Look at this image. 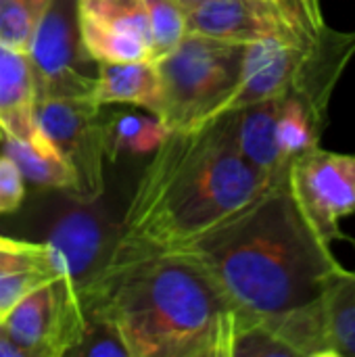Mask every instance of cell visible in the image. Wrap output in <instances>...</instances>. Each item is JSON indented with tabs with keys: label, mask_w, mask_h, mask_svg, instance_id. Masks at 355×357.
I'll return each mask as SVG.
<instances>
[{
	"label": "cell",
	"mask_w": 355,
	"mask_h": 357,
	"mask_svg": "<svg viewBox=\"0 0 355 357\" xmlns=\"http://www.w3.org/2000/svg\"><path fill=\"white\" fill-rule=\"evenodd\" d=\"M270 184L239 151L232 111L169 132L136 184L107 264L180 251Z\"/></svg>",
	"instance_id": "6da1fadb"
},
{
	"label": "cell",
	"mask_w": 355,
	"mask_h": 357,
	"mask_svg": "<svg viewBox=\"0 0 355 357\" xmlns=\"http://www.w3.org/2000/svg\"><path fill=\"white\" fill-rule=\"evenodd\" d=\"M128 357H232L247 320L188 253H153L105 268L80 293Z\"/></svg>",
	"instance_id": "7a4b0ae2"
},
{
	"label": "cell",
	"mask_w": 355,
	"mask_h": 357,
	"mask_svg": "<svg viewBox=\"0 0 355 357\" xmlns=\"http://www.w3.org/2000/svg\"><path fill=\"white\" fill-rule=\"evenodd\" d=\"M180 251L211 274L247 324L320 299L343 268L299 207L289 172Z\"/></svg>",
	"instance_id": "3957f363"
},
{
	"label": "cell",
	"mask_w": 355,
	"mask_h": 357,
	"mask_svg": "<svg viewBox=\"0 0 355 357\" xmlns=\"http://www.w3.org/2000/svg\"><path fill=\"white\" fill-rule=\"evenodd\" d=\"M245 46L186 31L169 52L155 59L159 105L153 115L169 132L192 130L222 115L239 88Z\"/></svg>",
	"instance_id": "277c9868"
},
{
	"label": "cell",
	"mask_w": 355,
	"mask_h": 357,
	"mask_svg": "<svg viewBox=\"0 0 355 357\" xmlns=\"http://www.w3.org/2000/svg\"><path fill=\"white\" fill-rule=\"evenodd\" d=\"M100 105L84 98H44L36 102V123L59 159L75 176L77 201H98L105 192L107 123Z\"/></svg>",
	"instance_id": "5b68a950"
},
{
	"label": "cell",
	"mask_w": 355,
	"mask_h": 357,
	"mask_svg": "<svg viewBox=\"0 0 355 357\" xmlns=\"http://www.w3.org/2000/svg\"><path fill=\"white\" fill-rule=\"evenodd\" d=\"M0 324L25 357H61L84 339L88 316L77 287L59 276L19 299Z\"/></svg>",
	"instance_id": "8992f818"
},
{
	"label": "cell",
	"mask_w": 355,
	"mask_h": 357,
	"mask_svg": "<svg viewBox=\"0 0 355 357\" xmlns=\"http://www.w3.org/2000/svg\"><path fill=\"white\" fill-rule=\"evenodd\" d=\"M36 96L84 98L94 92V77L86 73V54L80 36L77 0H50L27 50Z\"/></svg>",
	"instance_id": "52a82bcc"
},
{
	"label": "cell",
	"mask_w": 355,
	"mask_h": 357,
	"mask_svg": "<svg viewBox=\"0 0 355 357\" xmlns=\"http://www.w3.org/2000/svg\"><path fill=\"white\" fill-rule=\"evenodd\" d=\"M289 186L326 245L349 241L339 222L355 213V155L312 146L291 161Z\"/></svg>",
	"instance_id": "ba28073f"
},
{
	"label": "cell",
	"mask_w": 355,
	"mask_h": 357,
	"mask_svg": "<svg viewBox=\"0 0 355 357\" xmlns=\"http://www.w3.org/2000/svg\"><path fill=\"white\" fill-rule=\"evenodd\" d=\"M96 203L77 201L67 195L52 213L46 238L42 241L50 249L59 276L69 278L80 293L105 268L117 234V226L109 222Z\"/></svg>",
	"instance_id": "9c48e42d"
},
{
	"label": "cell",
	"mask_w": 355,
	"mask_h": 357,
	"mask_svg": "<svg viewBox=\"0 0 355 357\" xmlns=\"http://www.w3.org/2000/svg\"><path fill=\"white\" fill-rule=\"evenodd\" d=\"M82 46L90 61H153L151 27L142 0H77Z\"/></svg>",
	"instance_id": "30bf717a"
},
{
	"label": "cell",
	"mask_w": 355,
	"mask_h": 357,
	"mask_svg": "<svg viewBox=\"0 0 355 357\" xmlns=\"http://www.w3.org/2000/svg\"><path fill=\"white\" fill-rule=\"evenodd\" d=\"M324 25L320 29H297L285 36H272L247 44L241 82L224 113L282 94L303 59L314 48Z\"/></svg>",
	"instance_id": "8fae6325"
},
{
	"label": "cell",
	"mask_w": 355,
	"mask_h": 357,
	"mask_svg": "<svg viewBox=\"0 0 355 357\" xmlns=\"http://www.w3.org/2000/svg\"><path fill=\"white\" fill-rule=\"evenodd\" d=\"M36 84L27 52L0 44V134L59 157L36 123Z\"/></svg>",
	"instance_id": "7c38bea8"
},
{
	"label": "cell",
	"mask_w": 355,
	"mask_h": 357,
	"mask_svg": "<svg viewBox=\"0 0 355 357\" xmlns=\"http://www.w3.org/2000/svg\"><path fill=\"white\" fill-rule=\"evenodd\" d=\"M234 136L243 157L270 182L289 172L276 138L278 96L232 111Z\"/></svg>",
	"instance_id": "4fadbf2b"
},
{
	"label": "cell",
	"mask_w": 355,
	"mask_h": 357,
	"mask_svg": "<svg viewBox=\"0 0 355 357\" xmlns=\"http://www.w3.org/2000/svg\"><path fill=\"white\" fill-rule=\"evenodd\" d=\"M54 278L59 272L46 243L0 236V312Z\"/></svg>",
	"instance_id": "5bb4252c"
},
{
	"label": "cell",
	"mask_w": 355,
	"mask_h": 357,
	"mask_svg": "<svg viewBox=\"0 0 355 357\" xmlns=\"http://www.w3.org/2000/svg\"><path fill=\"white\" fill-rule=\"evenodd\" d=\"M92 100L100 107L128 102L155 113L159 105V75L155 61L100 63L94 75Z\"/></svg>",
	"instance_id": "9a60e30c"
},
{
	"label": "cell",
	"mask_w": 355,
	"mask_h": 357,
	"mask_svg": "<svg viewBox=\"0 0 355 357\" xmlns=\"http://www.w3.org/2000/svg\"><path fill=\"white\" fill-rule=\"evenodd\" d=\"M320 307L328 357H355V272L341 268L328 280Z\"/></svg>",
	"instance_id": "2e32d148"
},
{
	"label": "cell",
	"mask_w": 355,
	"mask_h": 357,
	"mask_svg": "<svg viewBox=\"0 0 355 357\" xmlns=\"http://www.w3.org/2000/svg\"><path fill=\"white\" fill-rule=\"evenodd\" d=\"M0 146H2V155L10 157L17 163L19 172L27 182L46 188H56L69 197L75 195L77 188L75 176L59 157L40 153L31 144L4 134H0Z\"/></svg>",
	"instance_id": "e0dca14e"
},
{
	"label": "cell",
	"mask_w": 355,
	"mask_h": 357,
	"mask_svg": "<svg viewBox=\"0 0 355 357\" xmlns=\"http://www.w3.org/2000/svg\"><path fill=\"white\" fill-rule=\"evenodd\" d=\"M169 134L157 115H121L113 123H107V153L115 159L117 153L149 155Z\"/></svg>",
	"instance_id": "ac0fdd59"
},
{
	"label": "cell",
	"mask_w": 355,
	"mask_h": 357,
	"mask_svg": "<svg viewBox=\"0 0 355 357\" xmlns=\"http://www.w3.org/2000/svg\"><path fill=\"white\" fill-rule=\"evenodd\" d=\"M50 0H0V44L27 52Z\"/></svg>",
	"instance_id": "d6986e66"
},
{
	"label": "cell",
	"mask_w": 355,
	"mask_h": 357,
	"mask_svg": "<svg viewBox=\"0 0 355 357\" xmlns=\"http://www.w3.org/2000/svg\"><path fill=\"white\" fill-rule=\"evenodd\" d=\"M151 27L153 61L169 52L186 33V10L174 0H142Z\"/></svg>",
	"instance_id": "ffe728a7"
},
{
	"label": "cell",
	"mask_w": 355,
	"mask_h": 357,
	"mask_svg": "<svg viewBox=\"0 0 355 357\" xmlns=\"http://www.w3.org/2000/svg\"><path fill=\"white\" fill-rule=\"evenodd\" d=\"M69 356H115V357H128L126 347L121 345V341L103 324L94 322L88 318V328L84 339L69 351Z\"/></svg>",
	"instance_id": "44dd1931"
},
{
	"label": "cell",
	"mask_w": 355,
	"mask_h": 357,
	"mask_svg": "<svg viewBox=\"0 0 355 357\" xmlns=\"http://www.w3.org/2000/svg\"><path fill=\"white\" fill-rule=\"evenodd\" d=\"M25 199V178L19 172L17 163L0 155V215L13 213L21 207Z\"/></svg>",
	"instance_id": "7402d4cb"
},
{
	"label": "cell",
	"mask_w": 355,
	"mask_h": 357,
	"mask_svg": "<svg viewBox=\"0 0 355 357\" xmlns=\"http://www.w3.org/2000/svg\"><path fill=\"white\" fill-rule=\"evenodd\" d=\"M0 357H25L23 349L8 337L2 324H0Z\"/></svg>",
	"instance_id": "603a6c76"
},
{
	"label": "cell",
	"mask_w": 355,
	"mask_h": 357,
	"mask_svg": "<svg viewBox=\"0 0 355 357\" xmlns=\"http://www.w3.org/2000/svg\"><path fill=\"white\" fill-rule=\"evenodd\" d=\"M174 2H176L180 8H184V10L188 13V10H192V8H197L199 4H203L205 0H174Z\"/></svg>",
	"instance_id": "cb8c5ba5"
},
{
	"label": "cell",
	"mask_w": 355,
	"mask_h": 357,
	"mask_svg": "<svg viewBox=\"0 0 355 357\" xmlns=\"http://www.w3.org/2000/svg\"><path fill=\"white\" fill-rule=\"evenodd\" d=\"M2 316H4V312H0V322H2Z\"/></svg>",
	"instance_id": "d4e9b609"
}]
</instances>
